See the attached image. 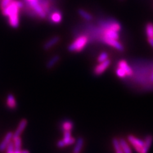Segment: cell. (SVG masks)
Returning a JSON list of instances; mask_svg holds the SVG:
<instances>
[{
	"mask_svg": "<svg viewBox=\"0 0 153 153\" xmlns=\"http://www.w3.org/2000/svg\"><path fill=\"white\" fill-rule=\"evenodd\" d=\"M23 3L20 1L13 0L7 7L1 9L4 16L8 17L9 25L13 28L19 26V10L23 7Z\"/></svg>",
	"mask_w": 153,
	"mask_h": 153,
	"instance_id": "6da1fadb",
	"label": "cell"
},
{
	"mask_svg": "<svg viewBox=\"0 0 153 153\" xmlns=\"http://www.w3.org/2000/svg\"><path fill=\"white\" fill-rule=\"evenodd\" d=\"M128 140L138 153H147L152 144L153 138L152 136H147L144 140H142L133 135H129Z\"/></svg>",
	"mask_w": 153,
	"mask_h": 153,
	"instance_id": "7a4b0ae2",
	"label": "cell"
},
{
	"mask_svg": "<svg viewBox=\"0 0 153 153\" xmlns=\"http://www.w3.org/2000/svg\"><path fill=\"white\" fill-rule=\"evenodd\" d=\"M89 42V38L86 35H80L68 46V49L70 52H79L82 51Z\"/></svg>",
	"mask_w": 153,
	"mask_h": 153,
	"instance_id": "3957f363",
	"label": "cell"
},
{
	"mask_svg": "<svg viewBox=\"0 0 153 153\" xmlns=\"http://www.w3.org/2000/svg\"><path fill=\"white\" fill-rule=\"evenodd\" d=\"M75 143V139L71 136V131H63V138L57 143V146L59 148H63L65 146L74 144Z\"/></svg>",
	"mask_w": 153,
	"mask_h": 153,
	"instance_id": "277c9868",
	"label": "cell"
},
{
	"mask_svg": "<svg viewBox=\"0 0 153 153\" xmlns=\"http://www.w3.org/2000/svg\"><path fill=\"white\" fill-rule=\"evenodd\" d=\"M99 25L101 28L103 29H111L116 31L119 32L121 30V26L117 21L114 20H108V21H100L99 22Z\"/></svg>",
	"mask_w": 153,
	"mask_h": 153,
	"instance_id": "5b68a950",
	"label": "cell"
},
{
	"mask_svg": "<svg viewBox=\"0 0 153 153\" xmlns=\"http://www.w3.org/2000/svg\"><path fill=\"white\" fill-rule=\"evenodd\" d=\"M110 65H111V60L108 59L106 61L101 62L97 66H96L94 69V74L97 76L102 75L108 68Z\"/></svg>",
	"mask_w": 153,
	"mask_h": 153,
	"instance_id": "8992f818",
	"label": "cell"
},
{
	"mask_svg": "<svg viewBox=\"0 0 153 153\" xmlns=\"http://www.w3.org/2000/svg\"><path fill=\"white\" fill-rule=\"evenodd\" d=\"M101 40L103 43H105V44H106L111 47H113L114 48H115V49H116L119 51H122L124 49L123 46L121 45L120 42H119L117 41V40L112 39V38H106L104 36L101 37Z\"/></svg>",
	"mask_w": 153,
	"mask_h": 153,
	"instance_id": "52a82bcc",
	"label": "cell"
},
{
	"mask_svg": "<svg viewBox=\"0 0 153 153\" xmlns=\"http://www.w3.org/2000/svg\"><path fill=\"white\" fill-rule=\"evenodd\" d=\"M13 139V133L8 132L4 136L3 140L0 143V152H3L6 150L9 143Z\"/></svg>",
	"mask_w": 153,
	"mask_h": 153,
	"instance_id": "ba28073f",
	"label": "cell"
},
{
	"mask_svg": "<svg viewBox=\"0 0 153 153\" xmlns=\"http://www.w3.org/2000/svg\"><path fill=\"white\" fill-rule=\"evenodd\" d=\"M27 120H26V119H22V120H21L20 123H19L16 130L15 131V132L13 133V138L21 137V134L22 133V132L25 130L27 126Z\"/></svg>",
	"mask_w": 153,
	"mask_h": 153,
	"instance_id": "9c48e42d",
	"label": "cell"
},
{
	"mask_svg": "<svg viewBox=\"0 0 153 153\" xmlns=\"http://www.w3.org/2000/svg\"><path fill=\"white\" fill-rule=\"evenodd\" d=\"M49 20L52 23L58 24L62 21V14L58 10H52L50 13Z\"/></svg>",
	"mask_w": 153,
	"mask_h": 153,
	"instance_id": "30bf717a",
	"label": "cell"
},
{
	"mask_svg": "<svg viewBox=\"0 0 153 153\" xmlns=\"http://www.w3.org/2000/svg\"><path fill=\"white\" fill-rule=\"evenodd\" d=\"M118 67L122 68L124 71H125L127 76L132 75L133 70L125 60H121L120 61H119Z\"/></svg>",
	"mask_w": 153,
	"mask_h": 153,
	"instance_id": "8fae6325",
	"label": "cell"
},
{
	"mask_svg": "<svg viewBox=\"0 0 153 153\" xmlns=\"http://www.w3.org/2000/svg\"><path fill=\"white\" fill-rule=\"evenodd\" d=\"M60 40V38L59 36H54L52 37V38H51L50 40H48L45 44L44 45V49L45 51H47L49 50L50 49L53 47L54 45H55L56 44H57Z\"/></svg>",
	"mask_w": 153,
	"mask_h": 153,
	"instance_id": "7c38bea8",
	"label": "cell"
},
{
	"mask_svg": "<svg viewBox=\"0 0 153 153\" xmlns=\"http://www.w3.org/2000/svg\"><path fill=\"white\" fill-rule=\"evenodd\" d=\"M7 105L9 108L14 109L17 107V102L14 96L12 94H9L7 98Z\"/></svg>",
	"mask_w": 153,
	"mask_h": 153,
	"instance_id": "4fadbf2b",
	"label": "cell"
},
{
	"mask_svg": "<svg viewBox=\"0 0 153 153\" xmlns=\"http://www.w3.org/2000/svg\"><path fill=\"white\" fill-rule=\"evenodd\" d=\"M60 59V56L59 55H55L48 61L46 64V68L47 69H51L58 63Z\"/></svg>",
	"mask_w": 153,
	"mask_h": 153,
	"instance_id": "5bb4252c",
	"label": "cell"
},
{
	"mask_svg": "<svg viewBox=\"0 0 153 153\" xmlns=\"http://www.w3.org/2000/svg\"><path fill=\"white\" fill-rule=\"evenodd\" d=\"M84 146V140L82 137H79L75 142V145L74 148V153H80Z\"/></svg>",
	"mask_w": 153,
	"mask_h": 153,
	"instance_id": "9a60e30c",
	"label": "cell"
},
{
	"mask_svg": "<svg viewBox=\"0 0 153 153\" xmlns=\"http://www.w3.org/2000/svg\"><path fill=\"white\" fill-rule=\"evenodd\" d=\"M119 141V143H120L121 149L124 153H132L131 148L128 146L126 141H125L124 139H120Z\"/></svg>",
	"mask_w": 153,
	"mask_h": 153,
	"instance_id": "2e32d148",
	"label": "cell"
},
{
	"mask_svg": "<svg viewBox=\"0 0 153 153\" xmlns=\"http://www.w3.org/2000/svg\"><path fill=\"white\" fill-rule=\"evenodd\" d=\"M78 13L81 17H82L84 19H85V21H91V20H93V16L91 15L89 13L85 11L83 9H79Z\"/></svg>",
	"mask_w": 153,
	"mask_h": 153,
	"instance_id": "e0dca14e",
	"label": "cell"
},
{
	"mask_svg": "<svg viewBox=\"0 0 153 153\" xmlns=\"http://www.w3.org/2000/svg\"><path fill=\"white\" fill-rule=\"evenodd\" d=\"M61 126H62V130H63V131H71L74 127V124H73V123L71 121L66 120L62 123Z\"/></svg>",
	"mask_w": 153,
	"mask_h": 153,
	"instance_id": "ac0fdd59",
	"label": "cell"
},
{
	"mask_svg": "<svg viewBox=\"0 0 153 153\" xmlns=\"http://www.w3.org/2000/svg\"><path fill=\"white\" fill-rule=\"evenodd\" d=\"M13 146H14V149L15 150H20L21 149V146H22V140L21 137L13 138L12 139Z\"/></svg>",
	"mask_w": 153,
	"mask_h": 153,
	"instance_id": "d6986e66",
	"label": "cell"
},
{
	"mask_svg": "<svg viewBox=\"0 0 153 153\" xmlns=\"http://www.w3.org/2000/svg\"><path fill=\"white\" fill-rule=\"evenodd\" d=\"M112 143H113L115 151H116V153H124L121 147L119 140H117V138H114L112 140Z\"/></svg>",
	"mask_w": 153,
	"mask_h": 153,
	"instance_id": "ffe728a7",
	"label": "cell"
},
{
	"mask_svg": "<svg viewBox=\"0 0 153 153\" xmlns=\"http://www.w3.org/2000/svg\"><path fill=\"white\" fill-rule=\"evenodd\" d=\"M146 34L148 38H152L153 36V24L148 23L146 28Z\"/></svg>",
	"mask_w": 153,
	"mask_h": 153,
	"instance_id": "44dd1931",
	"label": "cell"
},
{
	"mask_svg": "<svg viewBox=\"0 0 153 153\" xmlns=\"http://www.w3.org/2000/svg\"><path fill=\"white\" fill-rule=\"evenodd\" d=\"M108 54L107 53V52H102V53L98 56V61L99 62V63H101V62L106 61L107 59H108Z\"/></svg>",
	"mask_w": 153,
	"mask_h": 153,
	"instance_id": "7402d4cb",
	"label": "cell"
},
{
	"mask_svg": "<svg viewBox=\"0 0 153 153\" xmlns=\"http://www.w3.org/2000/svg\"><path fill=\"white\" fill-rule=\"evenodd\" d=\"M116 75L120 78H125L127 76L125 71H124L122 68H119V67H118V68L116 69Z\"/></svg>",
	"mask_w": 153,
	"mask_h": 153,
	"instance_id": "603a6c76",
	"label": "cell"
},
{
	"mask_svg": "<svg viewBox=\"0 0 153 153\" xmlns=\"http://www.w3.org/2000/svg\"><path fill=\"white\" fill-rule=\"evenodd\" d=\"M13 1V0H0V8L1 9L4 8Z\"/></svg>",
	"mask_w": 153,
	"mask_h": 153,
	"instance_id": "cb8c5ba5",
	"label": "cell"
},
{
	"mask_svg": "<svg viewBox=\"0 0 153 153\" xmlns=\"http://www.w3.org/2000/svg\"><path fill=\"white\" fill-rule=\"evenodd\" d=\"M6 150H7V153H14V146H13V143L12 140L9 143V144L8 145Z\"/></svg>",
	"mask_w": 153,
	"mask_h": 153,
	"instance_id": "d4e9b609",
	"label": "cell"
},
{
	"mask_svg": "<svg viewBox=\"0 0 153 153\" xmlns=\"http://www.w3.org/2000/svg\"><path fill=\"white\" fill-rule=\"evenodd\" d=\"M148 42H149V44L153 48V38H148Z\"/></svg>",
	"mask_w": 153,
	"mask_h": 153,
	"instance_id": "484cf974",
	"label": "cell"
},
{
	"mask_svg": "<svg viewBox=\"0 0 153 153\" xmlns=\"http://www.w3.org/2000/svg\"><path fill=\"white\" fill-rule=\"evenodd\" d=\"M21 153H30L27 150H21Z\"/></svg>",
	"mask_w": 153,
	"mask_h": 153,
	"instance_id": "4316f807",
	"label": "cell"
},
{
	"mask_svg": "<svg viewBox=\"0 0 153 153\" xmlns=\"http://www.w3.org/2000/svg\"><path fill=\"white\" fill-rule=\"evenodd\" d=\"M150 80H151V82H153V71H152V74H151V75Z\"/></svg>",
	"mask_w": 153,
	"mask_h": 153,
	"instance_id": "83f0119b",
	"label": "cell"
},
{
	"mask_svg": "<svg viewBox=\"0 0 153 153\" xmlns=\"http://www.w3.org/2000/svg\"><path fill=\"white\" fill-rule=\"evenodd\" d=\"M152 38H153V36H152Z\"/></svg>",
	"mask_w": 153,
	"mask_h": 153,
	"instance_id": "f1b7e54d",
	"label": "cell"
}]
</instances>
